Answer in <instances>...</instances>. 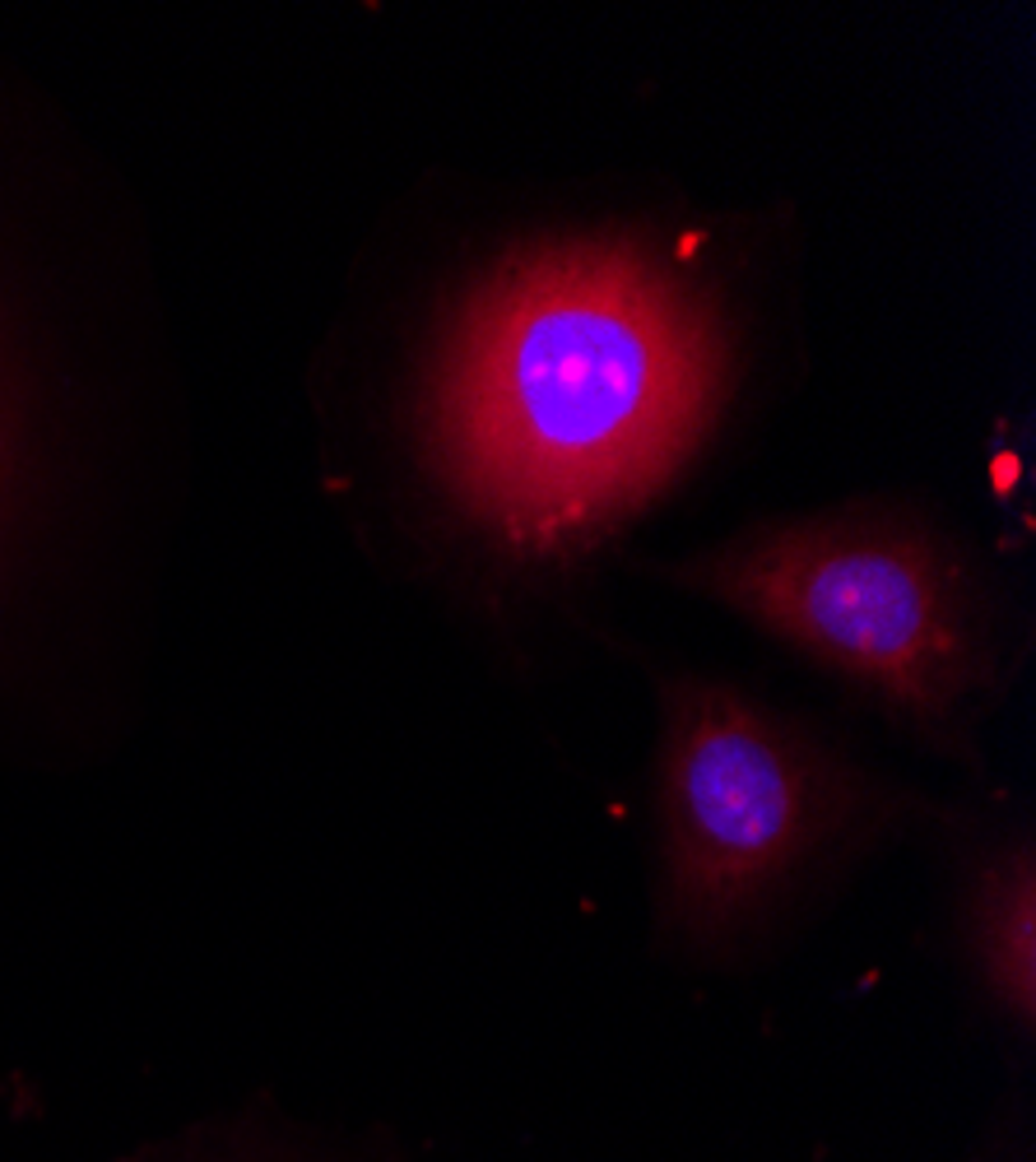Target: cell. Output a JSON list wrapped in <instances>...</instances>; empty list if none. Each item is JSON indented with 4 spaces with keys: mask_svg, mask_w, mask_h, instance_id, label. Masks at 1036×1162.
<instances>
[{
    "mask_svg": "<svg viewBox=\"0 0 1036 1162\" xmlns=\"http://www.w3.org/2000/svg\"><path fill=\"white\" fill-rule=\"evenodd\" d=\"M660 572L735 610L943 749L995 684V624L963 545L902 503L753 521Z\"/></svg>",
    "mask_w": 1036,
    "mask_h": 1162,
    "instance_id": "obj_2",
    "label": "cell"
},
{
    "mask_svg": "<svg viewBox=\"0 0 1036 1162\" xmlns=\"http://www.w3.org/2000/svg\"><path fill=\"white\" fill-rule=\"evenodd\" d=\"M971 963L1004 1018L1032 1032L1036 1018V860L1032 842L1018 837L977 865L967 893Z\"/></svg>",
    "mask_w": 1036,
    "mask_h": 1162,
    "instance_id": "obj_4",
    "label": "cell"
},
{
    "mask_svg": "<svg viewBox=\"0 0 1036 1162\" xmlns=\"http://www.w3.org/2000/svg\"><path fill=\"white\" fill-rule=\"evenodd\" d=\"M730 368L716 289L670 246L637 232L521 246L438 339L428 465L507 558L591 553L702 452Z\"/></svg>",
    "mask_w": 1036,
    "mask_h": 1162,
    "instance_id": "obj_1",
    "label": "cell"
},
{
    "mask_svg": "<svg viewBox=\"0 0 1036 1162\" xmlns=\"http://www.w3.org/2000/svg\"><path fill=\"white\" fill-rule=\"evenodd\" d=\"M916 810L902 790L725 679L660 684V930L730 953L842 851Z\"/></svg>",
    "mask_w": 1036,
    "mask_h": 1162,
    "instance_id": "obj_3",
    "label": "cell"
}]
</instances>
